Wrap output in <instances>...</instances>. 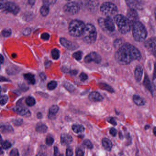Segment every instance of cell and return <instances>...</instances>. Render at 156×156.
Returning <instances> with one entry per match:
<instances>
[{
	"label": "cell",
	"instance_id": "cell-1",
	"mask_svg": "<svg viewBox=\"0 0 156 156\" xmlns=\"http://www.w3.org/2000/svg\"><path fill=\"white\" fill-rule=\"evenodd\" d=\"M141 56V52L138 48L129 43L123 44L115 55L116 61L123 65H128L135 60H139Z\"/></svg>",
	"mask_w": 156,
	"mask_h": 156
},
{
	"label": "cell",
	"instance_id": "cell-2",
	"mask_svg": "<svg viewBox=\"0 0 156 156\" xmlns=\"http://www.w3.org/2000/svg\"><path fill=\"white\" fill-rule=\"evenodd\" d=\"M132 34L135 40L139 42L144 41L147 35L145 27L138 21L132 24Z\"/></svg>",
	"mask_w": 156,
	"mask_h": 156
},
{
	"label": "cell",
	"instance_id": "cell-3",
	"mask_svg": "<svg viewBox=\"0 0 156 156\" xmlns=\"http://www.w3.org/2000/svg\"><path fill=\"white\" fill-rule=\"evenodd\" d=\"M114 21L121 34H125L130 31L132 23L126 16L122 15H116L114 16Z\"/></svg>",
	"mask_w": 156,
	"mask_h": 156
},
{
	"label": "cell",
	"instance_id": "cell-4",
	"mask_svg": "<svg viewBox=\"0 0 156 156\" xmlns=\"http://www.w3.org/2000/svg\"><path fill=\"white\" fill-rule=\"evenodd\" d=\"M86 25L83 22L78 20L71 21L69 26V33L73 37H80L82 35Z\"/></svg>",
	"mask_w": 156,
	"mask_h": 156
},
{
	"label": "cell",
	"instance_id": "cell-5",
	"mask_svg": "<svg viewBox=\"0 0 156 156\" xmlns=\"http://www.w3.org/2000/svg\"><path fill=\"white\" fill-rule=\"evenodd\" d=\"M97 37V30L94 26L92 24H87L82 34L84 42L87 44H93L96 42Z\"/></svg>",
	"mask_w": 156,
	"mask_h": 156
},
{
	"label": "cell",
	"instance_id": "cell-6",
	"mask_svg": "<svg viewBox=\"0 0 156 156\" xmlns=\"http://www.w3.org/2000/svg\"><path fill=\"white\" fill-rule=\"evenodd\" d=\"M100 11L103 15L107 17H111L116 14L118 8L114 4L110 2H105L102 4L100 7Z\"/></svg>",
	"mask_w": 156,
	"mask_h": 156
},
{
	"label": "cell",
	"instance_id": "cell-7",
	"mask_svg": "<svg viewBox=\"0 0 156 156\" xmlns=\"http://www.w3.org/2000/svg\"><path fill=\"white\" fill-rule=\"evenodd\" d=\"M99 24L102 29L107 33H112L115 30L114 23L111 17L100 18Z\"/></svg>",
	"mask_w": 156,
	"mask_h": 156
},
{
	"label": "cell",
	"instance_id": "cell-8",
	"mask_svg": "<svg viewBox=\"0 0 156 156\" xmlns=\"http://www.w3.org/2000/svg\"><path fill=\"white\" fill-rule=\"evenodd\" d=\"M1 8L8 12L16 15L19 12L20 8L14 3L6 2L5 0H1Z\"/></svg>",
	"mask_w": 156,
	"mask_h": 156
},
{
	"label": "cell",
	"instance_id": "cell-9",
	"mask_svg": "<svg viewBox=\"0 0 156 156\" xmlns=\"http://www.w3.org/2000/svg\"><path fill=\"white\" fill-rule=\"evenodd\" d=\"M80 6L78 3L75 2L68 3L64 7V11L68 15H74L79 11Z\"/></svg>",
	"mask_w": 156,
	"mask_h": 156
},
{
	"label": "cell",
	"instance_id": "cell-10",
	"mask_svg": "<svg viewBox=\"0 0 156 156\" xmlns=\"http://www.w3.org/2000/svg\"><path fill=\"white\" fill-rule=\"evenodd\" d=\"M145 47L147 50L156 58V38L151 37L146 41Z\"/></svg>",
	"mask_w": 156,
	"mask_h": 156
},
{
	"label": "cell",
	"instance_id": "cell-11",
	"mask_svg": "<svg viewBox=\"0 0 156 156\" xmlns=\"http://www.w3.org/2000/svg\"><path fill=\"white\" fill-rule=\"evenodd\" d=\"M101 57L99 54L96 52H92L85 57L84 61L87 63L94 62L97 64H99L101 61Z\"/></svg>",
	"mask_w": 156,
	"mask_h": 156
},
{
	"label": "cell",
	"instance_id": "cell-12",
	"mask_svg": "<svg viewBox=\"0 0 156 156\" xmlns=\"http://www.w3.org/2000/svg\"><path fill=\"white\" fill-rule=\"evenodd\" d=\"M127 5L131 8L136 10H142L143 8V4L142 0H125Z\"/></svg>",
	"mask_w": 156,
	"mask_h": 156
},
{
	"label": "cell",
	"instance_id": "cell-13",
	"mask_svg": "<svg viewBox=\"0 0 156 156\" xmlns=\"http://www.w3.org/2000/svg\"><path fill=\"white\" fill-rule=\"evenodd\" d=\"M60 43L63 46L69 50H75L78 47V46L76 43L69 41L64 38H60Z\"/></svg>",
	"mask_w": 156,
	"mask_h": 156
},
{
	"label": "cell",
	"instance_id": "cell-14",
	"mask_svg": "<svg viewBox=\"0 0 156 156\" xmlns=\"http://www.w3.org/2000/svg\"><path fill=\"white\" fill-rule=\"evenodd\" d=\"M127 18L130 20L132 24L138 21V15L136 10L130 8L127 12Z\"/></svg>",
	"mask_w": 156,
	"mask_h": 156
},
{
	"label": "cell",
	"instance_id": "cell-15",
	"mask_svg": "<svg viewBox=\"0 0 156 156\" xmlns=\"http://www.w3.org/2000/svg\"><path fill=\"white\" fill-rule=\"evenodd\" d=\"M143 84L144 87L152 94L153 96H156V91H155L154 89L153 88L151 81H150V80H149V78H148V76L147 75V74H146L145 76L144 79Z\"/></svg>",
	"mask_w": 156,
	"mask_h": 156
},
{
	"label": "cell",
	"instance_id": "cell-16",
	"mask_svg": "<svg viewBox=\"0 0 156 156\" xmlns=\"http://www.w3.org/2000/svg\"><path fill=\"white\" fill-rule=\"evenodd\" d=\"M14 111L17 113L19 115L24 117H29L31 115L30 111L26 108L21 107H15L14 108Z\"/></svg>",
	"mask_w": 156,
	"mask_h": 156
},
{
	"label": "cell",
	"instance_id": "cell-17",
	"mask_svg": "<svg viewBox=\"0 0 156 156\" xmlns=\"http://www.w3.org/2000/svg\"><path fill=\"white\" fill-rule=\"evenodd\" d=\"M72 136L67 134H62L60 136V143L63 146L69 145L72 143Z\"/></svg>",
	"mask_w": 156,
	"mask_h": 156
},
{
	"label": "cell",
	"instance_id": "cell-18",
	"mask_svg": "<svg viewBox=\"0 0 156 156\" xmlns=\"http://www.w3.org/2000/svg\"><path fill=\"white\" fill-rule=\"evenodd\" d=\"M143 73V69L141 66H137L136 68L134 71V76L136 80L139 82L142 80Z\"/></svg>",
	"mask_w": 156,
	"mask_h": 156
},
{
	"label": "cell",
	"instance_id": "cell-19",
	"mask_svg": "<svg viewBox=\"0 0 156 156\" xmlns=\"http://www.w3.org/2000/svg\"><path fill=\"white\" fill-rule=\"evenodd\" d=\"M89 99L92 101L99 102L103 100V97L97 92H93L89 95Z\"/></svg>",
	"mask_w": 156,
	"mask_h": 156
},
{
	"label": "cell",
	"instance_id": "cell-20",
	"mask_svg": "<svg viewBox=\"0 0 156 156\" xmlns=\"http://www.w3.org/2000/svg\"><path fill=\"white\" fill-rule=\"evenodd\" d=\"M102 144L105 150L108 151H110L111 150L112 148V143L110 139L107 138H103Z\"/></svg>",
	"mask_w": 156,
	"mask_h": 156
},
{
	"label": "cell",
	"instance_id": "cell-21",
	"mask_svg": "<svg viewBox=\"0 0 156 156\" xmlns=\"http://www.w3.org/2000/svg\"><path fill=\"white\" fill-rule=\"evenodd\" d=\"M133 101L134 103L138 106H143V105H144L145 103L144 100L141 96L136 95V94L133 95Z\"/></svg>",
	"mask_w": 156,
	"mask_h": 156
},
{
	"label": "cell",
	"instance_id": "cell-22",
	"mask_svg": "<svg viewBox=\"0 0 156 156\" xmlns=\"http://www.w3.org/2000/svg\"><path fill=\"white\" fill-rule=\"evenodd\" d=\"M24 78L25 80L30 84H34L35 83L34 76L33 74H30V73L24 74Z\"/></svg>",
	"mask_w": 156,
	"mask_h": 156
},
{
	"label": "cell",
	"instance_id": "cell-23",
	"mask_svg": "<svg viewBox=\"0 0 156 156\" xmlns=\"http://www.w3.org/2000/svg\"><path fill=\"white\" fill-rule=\"evenodd\" d=\"M72 129L73 132L76 133H83L85 131V128L81 125H73L72 126Z\"/></svg>",
	"mask_w": 156,
	"mask_h": 156
},
{
	"label": "cell",
	"instance_id": "cell-24",
	"mask_svg": "<svg viewBox=\"0 0 156 156\" xmlns=\"http://www.w3.org/2000/svg\"><path fill=\"white\" fill-rule=\"evenodd\" d=\"M48 127L46 126L42 123H39L36 126V130L37 132L40 133H46Z\"/></svg>",
	"mask_w": 156,
	"mask_h": 156
},
{
	"label": "cell",
	"instance_id": "cell-25",
	"mask_svg": "<svg viewBox=\"0 0 156 156\" xmlns=\"http://www.w3.org/2000/svg\"><path fill=\"white\" fill-rule=\"evenodd\" d=\"M59 110V107L57 105H54L51 106L49 109V117L52 118L53 116H54L57 112Z\"/></svg>",
	"mask_w": 156,
	"mask_h": 156
},
{
	"label": "cell",
	"instance_id": "cell-26",
	"mask_svg": "<svg viewBox=\"0 0 156 156\" xmlns=\"http://www.w3.org/2000/svg\"><path fill=\"white\" fill-rule=\"evenodd\" d=\"M100 88L102 89V90H105L108 91L110 92L113 93L114 92V89L110 85H108V84H106V83H100Z\"/></svg>",
	"mask_w": 156,
	"mask_h": 156
},
{
	"label": "cell",
	"instance_id": "cell-27",
	"mask_svg": "<svg viewBox=\"0 0 156 156\" xmlns=\"http://www.w3.org/2000/svg\"><path fill=\"white\" fill-rule=\"evenodd\" d=\"M40 12L43 16H46L49 12V7L47 5H43L40 8Z\"/></svg>",
	"mask_w": 156,
	"mask_h": 156
},
{
	"label": "cell",
	"instance_id": "cell-28",
	"mask_svg": "<svg viewBox=\"0 0 156 156\" xmlns=\"http://www.w3.org/2000/svg\"><path fill=\"white\" fill-rule=\"evenodd\" d=\"M1 131L3 133H11L13 131L12 126L9 125H4L1 126Z\"/></svg>",
	"mask_w": 156,
	"mask_h": 156
},
{
	"label": "cell",
	"instance_id": "cell-29",
	"mask_svg": "<svg viewBox=\"0 0 156 156\" xmlns=\"http://www.w3.org/2000/svg\"><path fill=\"white\" fill-rule=\"evenodd\" d=\"M26 103L28 106H32L34 105L36 101L35 99L31 96H28L26 99Z\"/></svg>",
	"mask_w": 156,
	"mask_h": 156
},
{
	"label": "cell",
	"instance_id": "cell-30",
	"mask_svg": "<svg viewBox=\"0 0 156 156\" xmlns=\"http://www.w3.org/2000/svg\"><path fill=\"white\" fill-rule=\"evenodd\" d=\"M51 55H52V57L53 59L57 60L60 57L59 51L57 49H56V48L53 49L51 51Z\"/></svg>",
	"mask_w": 156,
	"mask_h": 156
},
{
	"label": "cell",
	"instance_id": "cell-31",
	"mask_svg": "<svg viewBox=\"0 0 156 156\" xmlns=\"http://www.w3.org/2000/svg\"><path fill=\"white\" fill-rule=\"evenodd\" d=\"M82 145H83V146L89 149H91L93 148V145L89 139H86V140H84L83 141Z\"/></svg>",
	"mask_w": 156,
	"mask_h": 156
},
{
	"label": "cell",
	"instance_id": "cell-32",
	"mask_svg": "<svg viewBox=\"0 0 156 156\" xmlns=\"http://www.w3.org/2000/svg\"><path fill=\"white\" fill-rule=\"evenodd\" d=\"M82 55H83V53L82 51H78L73 54V57L76 60L79 61L82 58Z\"/></svg>",
	"mask_w": 156,
	"mask_h": 156
},
{
	"label": "cell",
	"instance_id": "cell-33",
	"mask_svg": "<svg viewBox=\"0 0 156 156\" xmlns=\"http://www.w3.org/2000/svg\"><path fill=\"white\" fill-rule=\"evenodd\" d=\"M123 45V44L122 40L121 39H116L114 43V48H118V49L120 48Z\"/></svg>",
	"mask_w": 156,
	"mask_h": 156
},
{
	"label": "cell",
	"instance_id": "cell-34",
	"mask_svg": "<svg viewBox=\"0 0 156 156\" xmlns=\"http://www.w3.org/2000/svg\"><path fill=\"white\" fill-rule=\"evenodd\" d=\"M57 85V83L56 82L52 81L48 83L47 88L49 90H54L56 87Z\"/></svg>",
	"mask_w": 156,
	"mask_h": 156
},
{
	"label": "cell",
	"instance_id": "cell-35",
	"mask_svg": "<svg viewBox=\"0 0 156 156\" xmlns=\"http://www.w3.org/2000/svg\"><path fill=\"white\" fill-rule=\"evenodd\" d=\"M1 145L4 149H7L10 148L12 147L11 143L8 141H4L1 143Z\"/></svg>",
	"mask_w": 156,
	"mask_h": 156
},
{
	"label": "cell",
	"instance_id": "cell-36",
	"mask_svg": "<svg viewBox=\"0 0 156 156\" xmlns=\"http://www.w3.org/2000/svg\"><path fill=\"white\" fill-rule=\"evenodd\" d=\"M2 35L5 37H9L12 34V31L10 29H5L2 30Z\"/></svg>",
	"mask_w": 156,
	"mask_h": 156
},
{
	"label": "cell",
	"instance_id": "cell-37",
	"mask_svg": "<svg viewBox=\"0 0 156 156\" xmlns=\"http://www.w3.org/2000/svg\"><path fill=\"white\" fill-rule=\"evenodd\" d=\"M64 86H65V88H66L67 90H68L69 91L72 92L75 90V88H74V86H73L72 84H71L70 83H65Z\"/></svg>",
	"mask_w": 156,
	"mask_h": 156
},
{
	"label": "cell",
	"instance_id": "cell-38",
	"mask_svg": "<svg viewBox=\"0 0 156 156\" xmlns=\"http://www.w3.org/2000/svg\"><path fill=\"white\" fill-rule=\"evenodd\" d=\"M54 138L51 137V136H48V137L46 138V144L47 145H52L53 143H54Z\"/></svg>",
	"mask_w": 156,
	"mask_h": 156
},
{
	"label": "cell",
	"instance_id": "cell-39",
	"mask_svg": "<svg viewBox=\"0 0 156 156\" xmlns=\"http://www.w3.org/2000/svg\"><path fill=\"white\" fill-rule=\"evenodd\" d=\"M8 96L6 95H2L1 97V105H4L6 104L8 101Z\"/></svg>",
	"mask_w": 156,
	"mask_h": 156
},
{
	"label": "cell",
	"instance_id": "cell-40",
	"mask_svg": "<svg viewBox=\"0 0 156 156\" xmlns=\"http://www.w3.org/2000/svg\"><path fill=\"white\" fill-rule=\"evenodd\" d=\"M10 156H19V152L16 148H13L11 150Z\"/></svg>",
	"mask_w": 156,
	"mask_h": 156
},
{
	"label": "cell",
	"instance_id": "cell-41",
	"mask_svg": "<svg viewBox=\"0 0 156 156\" xmlns=\"http://www.w3.org/2000/svg\"><path fill=\"white\" fill-rule=\"evenodd\" d=\"M84 152L82 149L78 148L76 149V156H84Z\"/></svg>",
	"mask_w": 156,
	"mask_h": 156
},
{
	"label": "cell",
	"instance_id": "cell-42",
	"mask_svg": "<svg viewBox=\"0 0 156 156\" xmlns=\"http://www.w3.org/2000/svg\"><path fill=\"white\" fill-rule=\"evenodd\" d=\"M80 79L82 81L86 80L88 79V76L86 74L84 73H82L79 76Z\"/></svg>",
	"mask_w": 156,
	"mask_h": 156
},
{
	"label": "cell",
	"instance_id": "cell-43",
	"mask_svg": "<svg viewBox=\"0 0 156 156\" xmlns=\"http://www.w3.org/2000/svg\"><path fill=\"white\" fill-rule=\"evenodd\" d=\"M14 124L16 126H20L23 123V120L22 119H15L13 121Z\"/></svg>",
	"mask_w": 156,
	"mask_h": 156
},
{
	"label": "cell",
	"instance_id": "cell-44",
	"mask_svg": "<svg viewBox=\"0 0 156 156\" xmlns=\"http://www.w3.org/2000/svg\"><path fill=\"white\" fill-rule=\"evenodd\" d=\"M49 36H49V34L47 33H45L41 35V38L44 39V40H48L49 39Z\"/></svg>",
	"mask_w": 156,
	"mask_h": 156
},
{
	"label": "cell",
	"instance_id": "cell-45",
	"mask_svg": "<svg viewBox=\"0 0 156 156\" xmlns=\"http://www.w3.org/2000/svg\"><path fill=\"white\" fill-rule=\"evenodd\" d=\"M107 121L109 123L112 124L113 125L116 126L117 125V123H116V121H115L113 117H109V118H108Z\"/></svg>",
	"mask_w": 156,
	"mask_h": 156
},
{
	"label": "cell",
	"instance_id": "cell-46",
	"mask_svg": "<svg viewBox=\"0 0 156 156\" xmlns=\"http://www.w3.org/2000/svg\"><path fill=\"white\" fill-rule=\"evenodd\" d=\"M110 133L113 136H115L117 134V130L114 128H112L110 129Z\"/></svg>",
	"mask_w": 156,
	"mask_h": 156
},
{
	"label": "cell",
	"instance_id": "cell-47",
	"mask_svg": "<svg viewBox=\"0 0 156 156\" xmlns=\"http://www.w3.org/2000/svg\"><path fill=\"white\" fill-rule=\"evenodd\" d=\"M73 154V151L71 148H67L66 151V156H72Z\"/></svg>",
	"mask_w": 156,
	"mask_h": 156
},
{
	"label": "cell",
	"instance_id": "cell-48",
	"mask_svg": "<svg viewBox=\"0 0 156 156\" xmlns=\"http://www.w3.org/2000/svg\"><path fill=\"white\" fill-rule=\"evenodd\" d=\"M30 33H31V29L29 28H25L23 32V34L25 35H28L30 34Z\"/></svg>",
	"mask_w": 156,
	"mask_h": 156
},
{
	"label": "cell",
	"instance_id": "cell-49",
	"mask_svg": "<svg viewBox=\"0 0 156 156\" xmlns=\"http://www.w3.org/2000/svg\"><path fill=\"white\" fill-rule=\"evenodd\" d=\"M54 154L53 156H60L59 151L57 147H54Z\"/></svg>",
	"mask_w": 156,
	"mask_h": 156
},
{
	"label": "cell",
	"instance_id": "cell-50",
	"mask_svg": "<svg viewBox=\"0 0 156 156\" xmlns=\"http://www.w3.org/2000/svg\"><path fill=\"white\" fill-rule=\"evenodd\" d=\"M56 1V0H44V2L47 5H50L55 3Z\"/></svg>",
	"mask_w": 156,
	"mask_h": 156
},
{
	"label": "cell",
	"instance_id": "cell-51",
	"mask_svg": "<svg viewBox=\"0 0 156 156\" xmlns=\"http://www.w3.org/2000/svg\"><path fill=\"white\" fill-rule=\"evenodd\" d=\"M36 156H47L46 154L44 152H41L38 154Z\"/></svg>",
	"mask_w": 156,
	"mask_h": 156
},
{
	"label": "cell",
	"instance_id": "cell-52",
	"mask_svg": "<svg viewBox=\"0 0 156 156\" xmlns=\"http://www.w3.org/2000/svg\"><path fill=\"white\" fill-rule=\"evenodd\" d=\"M156 80V63L155 64L154 70V80Z\"/></svg>",
	"mask_w": 156,
	"mask_h": 156
},
{
	"label": "cell",
	"instance_id": "cell-53",
	"mask_svg": "<svg viewBox=\"0 0 156 156\" xmlns=\"http://www.w3.org/2000/svg\"><path fill=\"white\" fill-rule=\"evenodd\" d=\"M28 3L30 5H33L34 4L35 0H28Z\"/></svg>",
	"mask_w": 156,
	"mask_h": 156
},
{
	"label": "cell",
	"instance_id": "cell-54",
	"mask_svg": "<svg viewBox=\"0 0 156 156\" xmlns=\"http://www.w3.org/2000/svg\"><path fill=\"white\" fill-rule=\"evenodd\" d=\"M39 76H40V78L43 80H45L46 78L45 76V74H40V75H39Z\"/></svg>",
	"mask_w": 156,
	"mask_h": 156
},
{
	"label": "cell",
	"instance_id": "cell-55",
	"mask_svg": "<svg viewBox=\"0 0 156 156\" xmlns=\"http://www.w3.org/2000/svg\"><path fill=\"white\" fill-rule=\"evenodd\" d=\"M78 73V71L77 70H72L71 72V74H72V75H75Z\"/></svg>",
	"mask_w": 156,
	"mask_h": 156
},
{
	"label": "cell",
	"instance_id": "cell-56",
	"mask_svg": "<svg viewBox=\"0 0 156 156\" xmlns=\"http://www.w3.org/2000/svg\"><path fill=\"white\" fill-rule=\"evenodd\" d=\"M37 117L39 119L40 118H42V115L41 113H38L37 114Z\"/></svg>",
	"mask_w": 156,
	"mask_h": 156
},
{
	"label": "cell",
	"instance_id": "cell-57",
	"mask_svg": "<svg viewBox=\"0 0 156 156\" xmlns=\"http://www.w3.org/2000/svg\"><path fill=\"white\" fill-rule=\"evenodd\" d=\"M4 61V58L3 57L2 55H1V64H2L3 62Z\"/></svg>",
	"mask_w": 156,
	"mask_h": 156
},
{
	"label": "cell",
	"instance_id": "cell-58",
	"mask_svg": "<svg viewBox=\"0 0 156 156\" xmlns=\"http://www.w3.org/2000/svg\"><path fill=\"white\" fill-rule=\"evenodd\" d=\"M150 126L146 125V126H145L144 128L146 130H147V129H149V128H150Z\"/></svg>",
	"mask_w": 156,
	"mask_h": 156
},
{
	"label": "cell",
	"instance_id": "cell-59",
	"mask_svg": "<svg viewBox=\"0 0 156 156\" xmlns=\"http://www.w3.org/2000/svg\"><path fill=\"white\" fill-rule=\"evenodd\" d=\"M154 135L156 136V127H155L154 128Z\"/></svg>",
	"mask_w": 156,
	"mask_h": 156
},
{
	"label": "cell",
	"instance_id": "cell-60",
	"mask_svg": "<svg viewBox=\"0 0 156 156\" xmlns=\"http://www.w3.org/2000/svg\"><path fill=\"white\" fill-rule=\"evenodd\" d=\"M16 54H13V55H12V57H13V58H16Z\"/></svg>",
	"mask_w": 156,
	"mask_h": 156
},
{
	"label": "cell",
	"instance_id": "cell-61",
	"mask_svg": "<svg viewBox=\"0 0 156 156\" xmlns=\"http://www.w3.org/2000/svg\"><path fill=\"white\" fill-rule=\"evenodd\" d=\"M155 19L156 20V9H155Z\"/></svg>",
	"mask_w": 156,
	"mask_h": 156
},
{
	"label": "cell",
	"instance_id": "cell-62",
	"mask_svg": "<svg viewBox=\"0 0 156 156\" xmlns=\"http://www.w3.org/2000/svg\"><path fill=\"white\" fill-rule=\"evenodd\" d=\"M60 156H63V154H60Z\"/></svg>",
	"mask_w": 156,
	"mask_h": 156
},
{
	"label": "cell",
	"instance_id": "cell-63",
	"mask_svg": "<svg viewBox=\"0 0 156 156\" xmlns=\"http://www.w3.org/2000/svg\"><path fill=\"white\" fill-rule=\"evenodd\" d=\"M67 1H70V0H67Z\"/></svg>",
	"mask_w": 156,
	"mask_h": 156
}]
</instances>
